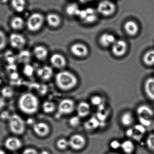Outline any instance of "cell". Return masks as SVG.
<instances>
[{
  "instance_id": "cell-1",
  "label": "cell",
  "mask_w": 154,
  "mask_h": 154,
  "mask_svg": "<svg viewBox=\"0 0 154 154\" xmlns=\"http://www.w3.org/2000/svg\"><path fill=\"white\" fill-rule=\"evenodd\" d=\"M39 105L38 99L33 94H24L19 99V107L20 110L26 114L36 113L38 110Z\"/></svg>"
},
{
  "instance_id": "cell-2",
  "label": "cell",
  "mask_w": 154,
  "mask_h": 154,
  "mask_svg": "<svg viewBox=\"0 0 154 154\" xmlns=\"http://www.w3.org/2000/svg\"><path fill=\"white\" fill-rule=\"evenodd\" d=\"M55 82L57 87L63 91L73 89L78 84V79L73 73L67 71L59 72L57 74Z\"/></svg>"
},
{
  "instance_id": "cell-3",
  "label": "cell",
  "mask_w": 154,
  "mask_h": 154,
  "mask_svg": "<svg viewBox=\"0 0 154 154\" xmlns=\"http://www.w3.org/2000/svg\"><path fill=\"white\" fill-rule=\"evenodd\" d=\"M137 112L141 125L146 127L151 124V119L154 115V112L152 108L146 104H142L138 107Z\"/></svg>"
},
{
  "instance_id": "cell-4",
  "label": "cell",
  "mask_w": 154,
  "mask_h": 154,
  "mask_svg": "<svg viewBox=\"0 0 154 154\" xmlns=\"http://www.w3.org/2000/svg\"><path fill=\"white\" fill-rule=\"evenodd\" d=\"M9 127L11 131L16 135H21L25 132L26 124L22 118L17 114L11 115L9 120Z\"/></svg>"
},
{
  "instance_id": "cell-5",
  "label": "cell",
  "mask_w": 154,
  "mask_h": 154,
  "mask_svg": "<svg viewBox=\"0 0 154 154\" xmlns=\"http://www.w3.org/2000/svg\"><path fill=\"white\" fill-rule=\"evenodd\" d=\"M45 22V18L39 13L31 14L26 21V26L29 31L32 32L38 31L43 27Z\"/></svg>"
},
{
  "instance_id": "cell-6",
  "label": "cell",
  "mask_w": 154,
  "mask_h": 154,
  "mask_svg": "<svg viewBox=\"0 0 154 154\" xmlns=\"http://www.w3.org/2000/svg\"><path fill=\"white\" fill-rule=\"evenodd\" d=\"M116 11V6L112 2L109 0H103L97 6V11L104 17H110L113 15Z\"/></svg>"
},
{
  "instance_id": "cell-7",
  "label": "cell",
  "mask_w": 154,
  "mask_h": 154,
  "mask_svg": "<svg viewBox=\"0 0 154 154\" xmlns=\"http://www.w3.org/2000/svg\"><path fill=\"white\" fill-rule=\"evenodd\" d=\"M75 104L73 100L69 99L61 101L58 106V115L62 116L70 114L74 111Z\"/></svg>"
},
{
  "instance_id": "cell-8",
  "label": "cell",
  "mask_w": 154,
  "mask_h": 154,
  "mask_svg": "<svg viewBox=\"0 0 154 154\" xmlns=\"http://www.w3.org/2000/svg\"><path fill=\"white\" fill-rule=\"evenodd\" d=\"M68 141L69 146L74 150H80L86 145V139L81 134H75L72 135Z\"/></svg>"
},
{
  "instance_id": "cell-9",
  "label": "cell",
  "mask_w": 154,
  "mask_h": 154,
  "mask_svg": "<svg viewBox=\"0 0 154 154\" xmlns=\"http://www.w3.org/2000/svg\"><path fill=\"white\" fill-rule=\"evenodd\" d=\"M70 51L75 56L79 58H84L89 54L88 48L85 45L81 43L73 44L70 47Z\"/></svg>"
},
{
  "instance_id": "cell-10",
  "label": "cell",
  "mask_w": 154,
  "mask_h": 154,
  "mask_svg": "<svg viewBox=\"0 0 154 154\" xmlns=\"http://www.w3.org/2000/svg\"><path fill=\"white\" fill-rule=\"evenodd\" d=\"M128 48V44L124 40H116L112 46V52L115 57H122L126 54Z\"/></svg>"
},
{
  "instance_id": "cell-11",
  "label": "cell",
  "mask_w": 154,
  "mask_h": 154,
  "mask_svg": "<svg viewBox=\"0 0 154 154\" xmlns=\"http://www.w3.org/2000/svg\"><path fill=\"white\" fill-rule=\"evenodd\" d=\"M9 42L12 48L17 49H22L26 45V38L21 34L13 33L10 36Z\"/></svg>"
},
{
  "instance_id": "cell-12",
  "label": "cell",
  "mask_w": 154,
  "mask_h": 154,
  "mask_svg": "<svg viewBox=\"0 0 154 154\" xmlns=\"http://www.w3.org/2000/svg\"><path fill=\"white\" fill-rule=\"evenodd\" d=\"M50 61L51 64L57 69H63L66 66V59L61 54H54L52 55Z\"/></svg>"
},
{
  "instance_id": "cell-13",
  "label": "cell",
  "mask_w": 154,
  "mask_h": 154,
  "mask_svg": "<svg viewBox=\"0 0 154 154\" xmlns=\"http://www.w3.org/2000/svg\"><path fill=\"white\" fill-rule=\"evenodd\" d=\"M34 132L40 137H45L49 134L50 131L49 126L45 122H38L33 126Z\"/></svg>"
},
{
  "instance_id": "cell-14",
  "label": "cell",
  "mask_w": 154,
  "mask_h": 154,
  "mask_svg": "<svg viewBox=\"0 0 154 154\" xmlns=\"http://www.w3.org/2000/svg\"><path fill=\"white\" fill-rule=\"evenodd\" d=\"M5 146L7 149L11 151H16L22 147V141L16 137L8 138L5 142Z\"/></svg>"
},
{
  "instance_id": "cell-15",
  "label": "cell",
  "mask_w": 154,
  "mask_h": 154,
  "mask_svg": "<svg viewBox=\"0 0 154 154\" xmlns=\"http://www.w3.org/2000/svg\"><path fill=\"white\" fill-rule=\"evenodd\" d=\"M123 28L126 34L130 36H135L139 30L138 25L133 20H128L125 22Z\"/></svg>"
},
{
  "instance_id": "cell-16",
  "label": "cell",
  "mask_w": 154,
  "mask_h": 154,
  "mask_svg": "<svg viewBox=\"0 0 154 154\" xmlns=\"http://www.w3.org/2000/svg\"><path fill=\"white\" fill-rule=\"evenodd\" d=\"M116 41L115 36L109 33H103L99 38V43L103 47H109L115 43Z\"/></svg>"
},
{
  "instance_id": "cell-17",
  "label": "cell",
  "mask_w": 154,
  "mask_h": 154,
  "mask_svg": "<svg viewBox=\"0 0 154 154\" xmlns=\"http://www.w3.org/2000/svg\"><path fill=\"white\" fill-rule=\"evenodd\" d=\"M146 131L145 127L141 125L134 126L133 128L130 129L127 131L128 136L135 139H138L142 137Z\"/></svg>"
},
{
  "instance_id": "cell-18",
  "label": "cell",
  "mask_w": 154,
  "mask_h": 154,
  "mask_svg": "<svg viewBox=\"0 0 154 154\" xmlns=\"http://www.w3.org/2000/svg\"><path fill=\"white\" fill-rule=\"evenodd\" d=\"M144 91L149 99L154 101V77H149L146 80Z\"/></svg>"
},
{
  "instance_id": "cell-19",
  "label": "cell",
  "mask_w": 154,
  "mask_h": 154,
  "mask_svg": "<svg viewBox=\"0 0 154 154\" xmlns=\"http://www.w3.org/2000/svg\"><path fill=\"white\" fill-rule=\"evenodd\" d=\"M53 74V69L48 66H45L39 68L37 71L38 75L43 81H48L51 79Z\"/></svg>"
},
{
  "instance_id": "cell-20",
  "label": "cell",
  "mask_w": 154,
  "mask_h": 154,
  "mask_svg": "<svg viewBox=\"0 0 154 154\" xmlns=\"http://www.w3.org/2000/svg\"><path fill=\"white\" fill-rule=\"evenodd\" d=\"M33 52L36 58L40 61L45 60L48 54V50L44 46L39 45L36 46L34 48Z\"/></svg>"
},
{
  "instance_id": "cell-21",
  "label": "cell",
  "mask_w": 154,
  "mask_h": 154,
  "mask_svg": "<svg viewBox=\"0 0 154 154\" xmlns=\"http://www.w3.org/2000/svg\"><path fill=\"white\" fill-rule=\"evenodd\" d=\"M48 24L51 27H58L62 23V19L59 15L55 13H49L46 17Z\"/></svg>"
},
{
  "instance_id": "cell-22",
  "label": "cell",
  "mask_w": 154,
  "mask_h": 154,
  "mask_svg": "<svg viewBox=\"0 0 154 154\" xmlns=\"http://www.w3.org/2000/svg\"><path fill=\"white\" fill-rule=\"evenodd\" d=\"M76 109L78 116L80 118H84L89 115L91 111V106L86 102H81L78 104Z\"/></svg>"
},
{
  "instance_id": "cell-23",
  "label": "cell",
  "mask_w": 154,
  "mask_h": 154,
  "mask_svg": "<svg viewBox=\"0 0 154 154\" xmlns=\"http://www.w3.org/2000/svg\"><path fill=\"white\" fill-rule=\"evenodd\" d=\"M25 25V21L21 17H14L11 21V27L14 30H21L23 29Z\"/></svg>"
},
{
  "instance_id": "cell-24",
  "label": "cell",
  "mask_w": 154,
  "mask_h": 154,
  "mask_svg": "<svg viewBox=\"0 0 154 154\" xmlns=\"http://www.w3.org/2000/svg\"><path fill=\"white\" fill-rule=\"evenodd\" d=\"M120 121L122 124L125 127L131 126L134 122V117L130 112H125L121 117Z\"/></svg>"
},
{
  "instance_id": "cell-25",
  "label": "cell",
  "mask_w": 154,
  "mask_h": 154,
  "mask_svg": "<svg viewBox=\"0 0 154 154\" xmlns=\"http://www.w3.org/2000/svg\"><path fill=\"white\" fill-rule=\"evenodd\" d=\"M85 10L87 12V15L83 20V22L87 24H91L95 22L98 17L94 10L92 8H88L85 9Z\"/></svg>"
},
{
  "instance_id": "cell-26",
  "label": "cell",
  "mask_w": 154,
  "mask_h": 154,
  "mask_svg": "<svg viewBox=\"0 0 154 154\" xmlns=\"http://www.w3.org/2000/svg\"><path fill=\"white\" fill-rule=\"evenodd\" d=\"M11 6L13 9L19 13L24 11L26 7V0H11Z\"/></svg>"
},
{
  "instance_id": "cell-27",
  "label": "cell",
  "mask_w": 154,
  "mask_h": 154,
  "mask_svg": "<svg viewBox=\"0 0 154 154\" xmlns=\"http://www.w3.org/2000/svg\"><path fill=\"white\" fill-rule=\"evenodd\" d=\"M121 148L122 151L127 154H131L135 149V145L130 140H127L121 143Z\"/></svg>"
},
{
  "instance_id": "cell-28",
  "label": "cell",
  "mask_w": 154,
  "mask_h": 154,
  "mask_svg": "<svg viewBox=\"0 0 154 154\" xmlns=\"http://www.w3.org/2000/svg\"><path fill=\"white\" fill-rule=\"evenodd\" d=\"M143 62L146 65L151 66L154 65V49L147 51L143 57Z\"/></svg>"
},
{
  "instance_id": "cell-29",
  "label": "cell",
  "mask_w": 154,
  "mask_h": 154,
  "mask_svg": "<svg viewBox=\"0 0 154 154\" xmlns=\"http://www.w3.org/2000/svg\"><path fill=\"white\" fill-rule=\"evenodd\" d=\"M100 122L96 117H92L86 121L85 124V128L87 130H93L100 126Z\"/></svg>"
},
{
  "instance_id": "cell-30",
  "label": "cell",
  "mask_w": 154,
  "mask_h": 154,
  "mask_svg": "<svg viewBox=\"0 0 154 154\" xmlns=\"http://www.w3.org/2000/svg\"><path fill=\"white\" fill-rule=\"evenodd\" d=\"M31 54L29 51L27 50H22L18 55V59L20 63L28 64L29 62L31 59Z\"/></svg>"
},
{
  "instance_id": "cell-31",
  "label": "cell",
  "mask_w": 154,
  "mask_h": 154,
  "mask_svg": "<svg viewBox=\"0 0 154 154\" xmlns=\"http://www.w3.org/2000/svg\"><path fill=\"white\" fill-rule=\"evenodd\" d=\"M81 10L79 8V7L76 4H71L68 5L66 8V12L68 16L73 17V16H78Z\"/></svg>"
},
{
  "instance_id": "cell-32",
  "label": "cell",
  "mask_w": 154,
  "mask_h": 154,
  "mask_svg": "<svg viewBox=\"0 0 154 154\" xmlns=\"http://www.w3.org/2000/svg\"><path fill=\"white\" fill-rule=\"evenodd\" d=\"M56 106L53 102L47 101L43 104V109L45 113H50L53 112L55 110Z\"/></svg>"
},
{
  "instance_id": "cell-33",
  "label": "cell",
  "mask_w": 154,
  "mask_h": 154,
  "mask_svg": "<svg viewBox=\"0 0 154 154\" xmlns=\"http://www.w3.org/2000/svg\"><path fill=\"white\" fill-rule=\"evenodd\" d=\"M69 146V141L65 138L60 139L57 142V146L61 150L66 149Z\"/></svg>"
},
{
  "instance_id": "cell-34",
  "label": "cell",
  "mask_w": 154,
  "mask_h": 154,
  "mask_svg": "<svg viewBox=\"0 0 154 154\" xmlns=\"http://www.w3.org/2000/svg\"><path fill=\"white\" fill-rule=\"evenodd\" d=\"M14 91L13 89L9 86L4 87L2 91V94L5 98H11L14 95Z\"/></svg>"
},
{
  "instance_id": "cell-35",
  "label": "cell",
  "mask_w": 154,
  "mask_h": 154,
  "mask_svg": "<svg viewBox=\"0 0 154 154\" xmlns=\"http://www.w3.org/2000/svg\"><path fill=\"white\" fill-rule=\"evenodd\" d=\"M7 43L8 39L6 35L2 30H0V50H2L6 48Z\"/></svg>"
},
{
  "instance_id": "cell-36",
  "label": "cell",
  "mask_w": 154,
  "mask_h": 154,
  "mask_svg": "<svg viewBox=\"0 0 154 154\" xmlns=\"http://www.w3.org/2000/svg\"><path fill=\"white\" fill-rule=\"evenodd\" d=\"M146 144L148 148L154 152V134H150L146 140Z\"/></svg>"
},
{
  "instance_id": "cell-37",
  "label": "cell",
  "mask_w": 154,
  "mask_h": 154,
  "mask_svg": "<svg viewBox=\"0 0 154 154\" xmlns=\"http://www.w3.org/2000/svg\"><path fill=\"white\" fill-rule=\"evenodd\" d=\"M34 69L31 65L26 64L25 65L23 69V73L27 76H32L34 73Z\"/></svg>"
},
{
  "instance_id": "cell-38",
  "label": "cell",
  "mask_w": 154,
  "mask_h": 154,
  "mask_svg": "<svg viewBox=\"0 0 154 154\" xmlns=\"http://www.w3.org/2000/svg\"><path fill=\"white\" fill-rule=\"evenodd\" d=\"M102 101V98L99 95H94L91 98V102L94 106H100L103 104Z\"/></svg>"
},
{
  "instance_id": "cell-39",
  "label": "cell",
  "mask_w": 154,
  "mask_h": 154,
  "mask_svg": "<svg viewBox=\"0 0 154 154\" xmlns=\"http://www.w3.org/2000/svg\"><path fill=\"white\" fill-rule=\"evenodd\" d=\"M69 124L72 127H76L81 123L80 117L77 116H73L69 120Z\"/></svg>"
},
{
  "instance_id": "cell-40",
  "label": "cell",
  "mask_w": 154,
  "mask_h": 154,
  "mask_svg": "<svg viewBox=\"0 0 154 154\" xmlns=\"http://www.w3.org/2000/svg\"><path fill=\"white\" fill-rule=\"evenodd\" d=\"M110 146L112 149H118L119 148H120L121 143H120L119 141L117 140H112L110 144Z\"/></svg>"
},
{
  "instance_id": "cell-41",
  "label": "cell",
  "mask_w": 154,
  "mask_h": 154,
  "mask_svg": "<svg viewBox=\"0 0 154 154\" xmlns=\"http://www.w3.org/2000/svg\"><path fill=\"white\" fill-rule=\"evenodd\" d=\"M22 154H39V153L35 149L29 148L24 149Z\"/></svg>"
},
{
  "instance_id": "cell-42",
  "label": "cell",
  "mask_w": 154,
  "mask_h": 154,
  "mask_svg": "<svg viewBox=\"0 0 154 154\" xmlns=\"http://www.w3.org/2000/svg\"><path fill=\"white\" fill-rule=\"evenodd\" d=\"M11 115L10 114L9 112H8L5 111L2 112L1 115H0V118L3 120H9L10 118H11Z\"/></svg>"
},
{
  "instance_id": "cell-43",
  "label": "cell",
  "mask_w": 154,
  "mask_h": 154,
  "mask_svg": "<svg viewBox=\"0 0 154 154\" xmlns=\"http://www.w3.org/2000/svg\"><path fill=\"white\" fill-rule=\"evenodd\" d=\"M6 103L5 100L3 98H0V111L6 105Z\"/></svg>"
},
{
  "instance_id": "cell-44",
  "label": "cell",
  "mask_w": 154,
  "mask_h": 154,
  "mask_svg": "<svg viewBox=\"0 0 154 154\" xmlns=\"http://www.w3.org/2000/svg\"><path fill=\"white\" fill-rule=\"evenodd\" d=\"M80 2H82V3H85L86 2H89L91 1L92 0H79Z\"/></svg>"
},
{
  "instance_id": "cell-45",
  "label": "cell",
  "mask_w": 154,
  "mask_h": 154,
  "mask_svg": "<svg viewBox=\"0 0 154 154\" xmlns=\"http://www.w3.org/2000/svg\"><path fill=\"white\" fill-rule=\"evenodd\" d=\"M39 154H50L48 151H46V150H43L41 151Z\"/></svg>"
},
{
  "instance_id": "cell-46",
  "label": "cell",
  "mask_w": 154,
  "mask_h": 154,
  "mask_svg": "<svg viewBox=\"0 0 154 154\" xmlns=\"http://www.w3.org/2000/svg\"><path fill=\"white\" fill-rule=\"evenodd\" d=\"M0 154H7L4 150L0 149Z\"/></svg>"
},
{
  "instance_id": "cell-47",
  "label": "cell",
  "mask_w": 154,
  "mask_h": 154,
  "mask_svg": "<svg viewBox=\"0 0 154 154\" xmlns=\"http://www.w3.org/2000/svg\"><path fill=\"white\" fill-rule=\"evenodd\" d=\"M2 81L1 79H0V85L2 84Z\"/></svg>"
},
{
  "instance_id": "cell-48",
  "label": "cell",
  "mask_w": 154,
  "mask_h": 154,
  "mask_svg": "<svg viewBox=\"0 0 154 154\" xmlns=\"http://www.w3.org/2000/svg\"><path fill=\"white\" fill-rule=\"evenodd\" d=\"M119 154V153H110V154Z\"/></svg>"
},
{
  "instance_id": "cell-49",
  "label": "cell",
  "mask_w": 154,
  "mask_h": 154,
  "mask_svg": "<svg viewBox=\"0 0 154 154\" xmlns=\"http://www.w3.org/2000/svg\"><path fill=\"white\" fill-rule=\"evenodd\" d=\"M0 69H1V65H0Z\"/></svg>"
}]
</instances>
